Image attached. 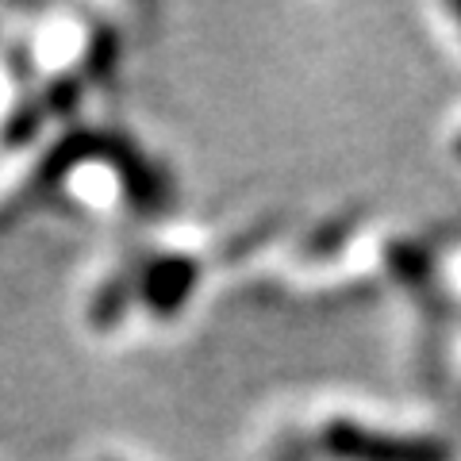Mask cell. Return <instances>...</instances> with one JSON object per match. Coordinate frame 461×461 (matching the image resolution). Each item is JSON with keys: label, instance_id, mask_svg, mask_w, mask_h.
<instances>
[{"label": "cell", "instance_id": "7a4b0ae2", "mask_svg": "<svg viewBox=\"0 0 461 461\" xmlns=\"http://www.w3.org/2000/svg\"><path fill=\"white\" fill-rule=\"evenodd\" d=\"M189 285H193V266L181 262V258H173V262H158L150 269L147 296L158 308H166V304H177V300L189 293Z\"/></svg>", "mask_w": 461, "mask_h": 461}, {"label": "cell", "instance_id": "6da1fadb", "mask_svg": "<svg viewBox=\"0 0 461 461\" xmlns=\"http://www.w3.org/2000/svg\"><path fill=\"white\" fill-rule=\"evenodd\" d=\"M327 450L346 461H450L446 446L435 438H393L350 423L327 427Z\"/></svg>", "mask_w": 461, "mask_h": 461}, {"label": "cell", "instance_id": "3957f363", "mask_svg": "<svg viewBox=\"0 0 461 461\" xmlns=\"http://www.w3.org/2000/svg\"><path fill=\"white\" fill-rule=\"evenodd\" d=\"M457 150H461V139H457Z\"/></svg>", "mask_w": 461, "mask_h": 461}]
</instances>
